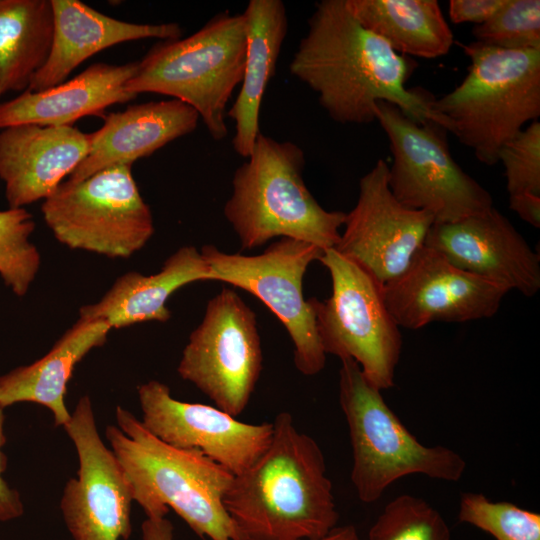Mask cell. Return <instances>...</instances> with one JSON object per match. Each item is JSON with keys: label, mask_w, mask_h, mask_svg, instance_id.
Segmentation results:
<instances>
[{"label": "cell", "mask_w": 540, "mask_h": 540, "mask_svg": "<svg viewBox=\"0 0 540 540\" xmlns=\"http://www.w3.org/2000/svg\"><path fill=\"white\" fill-rule=\"evenodd\" d=\"M313 540H360V537L353 525H346L335 527L326 535Z\"/></svg>", "instance_id": "36"}, {"label": "cell", "mask_w": 540, "mask_h": 540, "mask_svg": "<svg viewBox=\"0 0 540 540\" xmlns=\"http://www.w3.org/2000/svg\"><path fill=\"white\" fill-rule=\"evenodd\" d=\"M246 159L233 175L223 208L243 250L276 237L323 250L336 247L346 213L325 210L308 190L302 176L305 155L297 144L260 133Z\"/></svg>", "instance_id": "4"}, {"label": "cell", "mask_w": 540, "mask_h": 540, "mask_svg": "<svg viewBox=\"0 0 540 540\" xmlns=\"http://www.w3.org/2000/svg\"><path fill=\"white\" fill-rule=\"evenodd\" d=\"M247 49L240 91L227 111L235 123L232 145L247 158L258 135L261 103L288 32L286 7L281 0H250L242 13Z\"/></svg>", "instance_id": "23"}, {"label": "cell", "mask_w": 540, "mask_h": 540, "mask_svg": "<svg viewBox=\"0 0 540 540\" xmlns=\"http://www.w3.org/2000/svg\"><path fill=\"white\" fill-rule=\"evenodd\" d=\"M79 460L77 477L60 500L73 540H127L132 533L133 492L119 460L101 439L92 402L82 396L63 426Z\"/></svg>", "instance_id": "13"}, {"label": "cell", "mask_w": 540, "mask_h": 540, "mask_svg": "<svg viewBox=\"0 0 540 540\" xmlns=\"http://www.w3.org/2000/svg\"><path fill=\"white\" fill-rule=\"evenodd\" d=\"M132 165L62 182L41 206L54 237L71 249L129 258L154 233L153 217L132 176Z\"/></svg>", "instance_id": "10"}, {"label": "cell", "mask_w": 540, "mask_h": 540, "mask_svg": "<svg viewBox=\"0 0 540 540\" xmlns=\"http://www.w3.org/2000/svg\"><path fill=\"white\" fill-rule=\"evenodd\" d=\"M91 133L73 126L21 124L0 132V179L9 208L49 197L87 156Z\"/></svg>", "instance_id": "18"}, {"label": "cell", "mask_w": 540, "mask_h": 540, "mask_svg": "<svg viewBox=\"0 0 540 540\" xmlns=\"http://www.w3.org/2000/svg\"><path fill=\"white\" fill-rule=\"evenodd\" d=\"M138 61L123 65L95 63L71 80L39 92L23 91L0 103V128L21 124L72 126L86 116H103L107 107L133 100L125 85Z\"/></svg>", "instance_id": "21"}, {"label": "cell", "mask_w": 540, "mask_h": 540, "mask_svg": "<svg viewBox=\"0 0 540 540\" xmlns=\"http://www.w3.org/2000/svg\"><path fill=\"white\" fill-rule=\"evenodd\" d=\"M425 246L456 267L532 297L540 289V257L494 206L454 222H434Z\"/></svg>", "instance_id": "17"}, {"label": "cell", "mask_w": 540, "mask_h": 540, "mask_svg": "<svg viewBox=\"0 0 540 540\" xmlns=\"http://www.w3.org/2000/svg\"><path fill=\"white\" fill-rule=\"evenodd\" d=\"M260 458L233 481L223 498L235 540H313L339 520L319 444L278 413Z\"/></svg>", "instance_id": "2"}, {"label": "cell", "mask_w": 540, "mask_h": 540, "mask_svg": "<svg viewBox=\"0 0 540 540\" xmlns=\"http://www.w3.org/2000/svg\"><path fill=\"white\" fill-rule=\"evenodd\" d=\"M34 229L25 208L0 211V277L18 297L28 292L40 268V253L30 241Z\"/></svg>", "instance_id": "27"}, {"label": "cell", "mask_w": 540, "mask_h": 540, "mask_svg": "<svg viewBox=\"0 0 540 540\" xmlns=\"http://www.w3.org/2000/svg\"><path fill=\"white\" fill-rule=\"evenodd\" d=\"M458 519L496 540H540V515L510 502H494L482 493L461 494Z\"/></svg>", "instance_id": "29"}, {"label": "cell", "mask_w": 540, "mask_h": 540, "mask_svg": "<svg viewBox=\"0 0 540 540\" xmlns=\"http://www.w3.org/2000/svg\"><path fill=\"white\" fill-rule=\"evenodd\" d=\"M199 119L195 109L176 99L132 105L122 112L109 113L102 127L91 133L89 152L68 181L76 183L110 167L132 165L192 133Z\"/></svg>", "instance_id": "19"}, {"label": "cell", "mask_w": 540, "mask_h": 540, "mask_svg": "<svg viewBox=\"0 0 540 540\" xmlns=\"http://www.w3.org/2000/svg\"><path fill=\"white\" fill-rule=\"evenodd\" d=\"M255 312L232 289L212 297L191 332L177 367L179 376L237 417L247 407L262 371Z\"/></svg>", "instance_id": "12"}, {"label": "cell", "mask_w": 540, "mask_h": 540, "mask_svg": "<svg viewBox=\"0 0 540 540\" xmlns=\"http://www.w3.org/2000/svg\"><path fill=\"white\" fill-rule=\"evenodd\" d=\"M415 68L384 39L365 28L345 0H321L289 64V71L317 95L320 106L340 124L376 121L377 103L400 108L419 123L441 126L430 96L408 89Z\"/></svg>", "instance_id": "1"}, {"label": "cell", "mask_w": 540, "mask_h": 540, "mask_svg": "<svg viewBox=\"0 0 540 540\" xmlns=\"http://www.w3.org/2000/svg\"><path fill=\"white\" fill-rule=\"evenodd\" d=\"M118 426L105 436L147 518L173 509L201 538L235 540L223 498L234 475L198 450L173 447L151 434L131 412L116 407Z\"/></svg>", "instance_id": "3"}, {"label": "cell", "mask_w": 540, "mask_h": 540, "mask_svg": "<svg viewBox=\"0 0 540 540\" xmlns=\"http://www.w3.org/2000/svg\"><path fill=\"white\" fill-rule=\"evenodd\" d=\"M209 280V269L200 251L186 245L171 254L159 272L143 275L130 271L118 277L96 303L79 310V318L103 320L112 328L147 321L166 322L171 312L166 303L179 288Z\"/></svg>", "instance_id": "22"}, {"label": "cell", "mask_w": 540, "mask_h": 540, "mask_svg": "<svg viewBox=\"0 0 540 540\" xmlns=\"http://www.w3.org/2000/svg\"><path fill=\"white\" fill-rule=\"evenodd\" d=\"M142 425L161 441L198 450L234 476L252 466L268 448L273 423H245L219 409L172 397L158 380L137 387Z\"/></svg>", "instance_id": "15"}, {"label": "cell", "mask_w": 540, "mask_h": 540, "mask_svg": "<svg viewBox=\"0 0 540 540\" xmlns=\"http://www.w3.org/2000/svg\"><path fill=\"white\" fill-rule=\"evenodd\" d=\"M388 166L379 159L359 180L357 202L346 213L334 248L382 285L407 269L435 222L431 213L407 208L394 197Z\"/></svg>", "instance_id": "14"}, {"label": "cell", "mask_w": 540, "mask_h": 540, "mask_svg": "<svg viewBox=\"0 0 540 540\" xmlns=\"http://www.w3.org/2000/svg\"><path fill=\"white\" fill-rule=\"evenodd\" d=\"M247 49L241 14L219 13L186 38L161 40L138 61L127 92L156 93L197 111L210 136L223 140L227 105L241 84Z\"/></svg>", "instance_id": "6"}, {"label": "cell", "mask_w": 540, "mask_h": 540, "mask_svg": "<svg viewBox=\"0 0 540 540\" xmlns=\"http://www.w3.org/2000/svg\"><path fill=\"white\" fill-rule=\"evenodd\" d=\"M509 207L524 222L535 228L540 227V195L533 193L510 195Z\"/></svg>", "instance_id": "34"}, {"label": "cell", "mask_w": 540, "mask_h": 540, "mask_svg": "<svg viewBox=\"0 0 540 540\" xmlns=\"http://www.w3.org/2000/svg\"><path fill=\"white\" fill-rule=\"evenodd\" d=\"M339 402L352 447L351 481L362 502L377 501L389 485L407 475L449 482L463 476V457L445 446L420 443L351 358L341 359Z\"/></svg>", "instance_id": "7"}, {"label": "cell", "mask_w": 540, "mask_h": 540, "mask_svg": "<svg viewBox=\"0 0 540 540\" xmlns=\"http://www.w3.org/2000/svg\"><path fill=\"white\" fill-rule=\"evenodd\" d=\"M54 33L51 0H0V91L23 92L46 63Z\"/></svg>", "instance_id": "26"}, {"label": "cell", "mask_w": 540, "mask_h": 540, "mask_svg": "<svg viewBox=\"0 0 540 540\" xmlns=\"http://www.w3.org/2000/svg\"><path fill=\"white\" fill-rule=\"evenodd\" d=\"M462 47L470 59L467 75L433 98L431 109L479 162L492 166L501 148L540 116V49L507 50L476 41Z\"/></svg>", "instance_id": "5"}, {"label": "cell", "mask_w": 540, "mask_h": 540, "mask_svg": "<svg viewBox=\"0 0 540 540\" xmlns=\"http://www.w3.org/2000/svg\"><path fill=\"white\" fill-rule=\"evenodd\" d=\"M506 0H450L449 17L454 24L474 23L481 25L488 21Z\"/></svg>", "instance_id": "32"}, {"label": "cell", "mask_w": 540, "mask_h": 540, "mask_svg": "<svg viewBox=\"0 0 540 540\" xmlns=\"http://www.w3.org/2000/svg\"><path fill=\"white\" fill-rule=\"evenodd\" d=\"M498 162L504 167L509 195H540V122L525 126L500 150Z\"/></svg>", "instance_id": "31"}, {"label": "cell", "mask_w": 540, "mask_h": 540, "mask_svg": "<svg viewBox=\"0 0 540 540\" xmlns=\"http://www.w3.org/2000/svg\"><path fill=\"white\" fill-rule=\"evenodd\" d=\"M53 42L44 66L27 90L39 92L63 83L70 73L94 54L134 40L182 37L177 23L136 24L109 17L79 0H51Z\"/></svg>", "instance_id": "20"}, {"label": "cell", "mask_w": 540, "mask_h": 540, "mask_svg": "<svg viewBox=\"0 0 540 540\" xmlns=\"http://www.w3.org/2000/svg\"><path fill=\"white\" fill-rule=\"evenodd\" d=\"M365 28L397 53L435 59L449 53L453 32L436 0H345Z\"/></svg>", "instance_id": "25"}, {"label": "cell", "mask_w": 540, "mask_h": 540, "mask_svg": "<svg viewBox=\"0 0 540 540\" xmlns=\"http://www.w3.org/2000/svg\"><path fill=\"white\" fill-rule=\"evenodd\" d=\"M323 252L316 245L291 238H280L253 256L226 253L214 245H204L200 251L209 280L249 292L279 319L292 340L294 365L305 376L320 373L326 363L313 298L305 299L303 294L307 268Z\"/></svg>", "instance_id": "11"}, {"label": "cell", "mask_w": 540, "mask_h": 540, "mask_svg": "<svg viewBox=\"0 0 540 540\" xmlns=\"http://www.w3.org/2000/svg\"><path fill=\"white\" fill-rule=\"evenodd\" d=\"M508 292L500 284L456 267L425 245L401 275L383 285L391 316L399 327L412 330L432 322L490 318Z\"/></svg>", "instance_id": "16"}, {"label": "cell", "mask_w": 540, "mask_h": 540, "mask_svg": "<svg viewBox=\"0 0 540 540\" xmlns=\"http://www.w3.org/2000/svg\"><path fill=\"white\" fill-rule=\"evenodd\" d=\"M143 540H174V527L166 518H147L141 526Z\"/></svg>", "instance_id": "35"}, {"label": "cell", "mask_w": 540, "mask_h": 540, "mask_svg": "<svg viewBox=\"0 0 540 540\" xmlns=\"http://www.w3.org/2000/svg\"><path fill=\"white\" fill-rule=\"evenodd\" d=\"M476 42L507 50L540 49V1L506 0L485 23L472 29Z\"/></svg>", "instance_id": "30"}, {"label": "cell", "mask_w": 540, "mask_h": 540, "mask_svg": "<svg viewBox=\"0 0 540 540\" xmlns=\"http://www.w3.org/2000/svg\"><path fill=\"white\" fill-rule=\"evenodd\" d=\"M4 408L0 406V521L6 522L21 517L24 506L17 490L12 488L4 479L7 467V457L3 451L6 443L4 431Z\"/></svg>", "instance_id": "33"}, {"label": "cell", "mask_w": 540, "mask_h": 540, "mask_svg": "<svg viewBox=\"0 0 540 540\" xmlns=\"http://www.w3.org/2000/svg\"><path fill=\"white\" fill-rule=\"evenodd\" d=\"M442 515L426 500L409 494L390 501L371 526L368 540H450Z\"/></svg>", "instance_id": "28"}, {"label": "cell", "mask_w": 540, "mask_h": 540, "mask_svg": "<svg viewBox=\"0 0 540 540\" xmlns=\"http://www.w3.org/2000/svg\"><path fill=\"white\" fill-rule=\"evenodd\" d=\"M110 330L103 320L79 318L45 356L0 376V406L36 403L52 413L55 426H64L71 416L64 399L73 371L92 349L105 344Z\"/></svg>", "instance_id": "24"}, {"label": "cell", "mask_w": 540, "mask_h": 540, "mask_svg": "<svg viewBox=\"0 0 540 540\" xmlns=\"http://www.w3.org/2000/svg\"><path fill=\"white\" fill-rule=\"evenodd\" d=\"M319 261L332 282L330 297L313 298L325 354L355 360L381 391L393 387L402 336L385 303L383 285L334 248L324 250Z\"/></svg>", "instance_id": "9"}, {"label": "cell", "mask_w": 540, "mask_h": 540, "mask_svg": "<svg viewBox=\"0 0 540 540\" xmlns=\"http://www.w3.org/2000/svg\"><path fill=\"white\" fill-rule=\"evenodd\" d=\"M376 121L388 137L393 157L388 185L402 205L427 211L438 223L454 222L493 207L489 191L453 159L442 126L419 123L384 101L377 103Z\"/></svg>", "instance_id": "8"}, {"label": "cell", "mask_w": 540, "mask_h": 540, "mask_svg": "<svg viewBox=\"0 0 540 540\" xmlns=\"http://www.w3.org/2000/svg\"><path fill=\"white\" fill-rule=\"evenodd\" d=\"M1 95H2V94H1V91H0V96H1Z\"/></svg>", "instance_id": "37"}]
</instances>
